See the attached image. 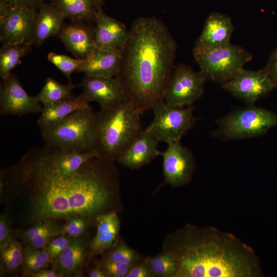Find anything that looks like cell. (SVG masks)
I'll return each mask as SVG.
<instances>
[{
	"mask_svg": "<svg viewBox=\"0 0 277 277\" xmlns=\"http://www.w3.org/2000/svg\"><path fill=\"white\" fill-rule=\"evenodd\" d=\"M64 223L41 222L25 229L18 230L17 237L23 245L29 241L49 234H62Z\"/></svg>",
	"mask_w": 277,
	"mask_h": 277,
	"instance_id": "29",
	"label": "cell"
},
{
	"mask_svg": "<svg viewBox=\"0 0 277 277\" xmlns=\"http://www.w3.org/2000/svg\"><path fill=\"white\" fill-rule=\"evenodd\" d=\"M80 86L85 100L97 103L102 109L114 108L127 101L122 87L115 77L85 75Z\"/></svg>",
	"mask_w": 277,
	"mask_h": 277,
	"instance_id": "14",
	"label": "cell"
},
{
	"mask_svg": "<svg viewBox=\"0 0 277 277\" xmlns=\"http://www.w3.org/2000/svg\"><path fill=\"white\" fill-rule=\"evenodd\" d=\"M56 36L76 58L85 59L97 48L91 23L63 24Z\"/></svg>",
	"mask_w": 277,
	"mask_h": 277,
	"instance_id": "17",
	"label": "cell"
},
{
	"mask_svg": "<svg viewBox=\"0 0 277 277\" xmlns=\"http://www.w3.org/2000/svg\"><path fill=\"white\" fill-rule=\"evenodd\" d=\"M97 10L102 9V6L104 3V0H94Z\"/></svg>",
	"mask_w": 277,
	"mask_h": 277,
	"instance_id": "43",
	"label": "cell"
},
{
	"mask_svg": "<svg viewBox=\"0 0 277 277\" xmlns=\"http://www.w3.org/2000/svg\"><path fill=\"white\" fill-rule=\"evenodd\" d=\"M108 250L109 251L104 257L130 266H133L134 263L138 259L135 252L123 242Z\"/></svg>",
	"mask_w": 277,
	"mask_h": 277,
	"instance_id": "32",
	"label": "cell"
},
{
	"mask_svg": "<svg viewBox=\"0 0 277 277\" xmlns=\"http://www.w3.org/2000/svg\"><path fill=\"white\" fill-rule=\"evenodd\" d=\"M163 157V173L166 182L176 187L184 185L190 180L194 170V163L191 152L180 141L167 144Z\"/></svg>",
	"mask_w": 277,
	"mask_h": 277,
	"instance_id": "13",
	"label": "cell"
},
{
	"mask_svg": "<svg viewBox=\"0 0 277 277\" xmlns=\"http://www.w3.org/2000/svg\"><path fill=\"white\" fill-rule=\"evenodd\" d=\"M95 125L96 113L90 106L41 131L46 145L85 152L92 151Z\"/></svg>",
	"mask_w": 277,
	"mask_h": 277,
	"instance_id": "5",
	"label": "cell"
},
{
	"mask_svg": "<svg viewBox=\"0 0 277 277\" xmlns=\"http://www.w3.org/2000/svg\"><path fill=\"white\" fill-rule=\"evenodd\" d=\"M91 220L81 216H75L68 219L63 225L62 234L71 238H77L87 233Z\"/></svg>",
	"mask_w": 277,
	"mask_h": 277,
	"instance_id": "33",
	"label": "cell"
},
{
	"mask_svg": "<svg viewBox=\"0 0 277 277\" xmlns=\"http://www.w3.org/2000/svg\"><path fill=\"white\" fill-rule=\"evenodd\" d=\"M146 262L154 276L174 277L177 270V264L174 256L170 252L164 251L156 256L149 258Z\"/></svg>",
	"mask_w": 277,
	"mask_h": 277,
	"instance_id": "30",
	"label": "cell"
},
{
	"mask_svg": "<svg viewBox=\"0 0 277 277\" xmlns=\"http://www.w3.org/2000/svg\"><path fill=\"white\" fill-rule=\"evenodd\" d=\"M121 56V49L97 47L84 59L77 72L90 76L115 77L118 71Z\"/></svg>",
	"mask_w": 277,
	"mask_h": 277,
	"instance_id": "19",
	"label": "cell"
},
{
	"mask_svg": "<svg viewBox=\"0 0 277 277\" xmlns=\"http://www.w3.org/2000/svg\"><path fill=\"white\" fill-rule=\"evenodd\" d=\"M31 277H61V276L52 268H47L33 274Z\"/></svg>",
	"mask_w": 277,
	"mask_h": 277,
	"instance_id": "40",
	"label": "cell"
},
{
	"mask_svg": "<svg viewBox=\"0 0 277 277\" xmlns=\"http://www.w3.org/2000/svg\"><path fill=\"white\" fill-rule=\"evenodd\" d=\"M13 6L6 0H0V18L4 17Z\"/></svg>",
	"mask_w": 277,
	"mask_h": 277,
	"instance_id": "42",
	"label": "cell"
},
{
	"mask_svg": "<svg viewBox=\"0 0 277 277\" xmlns=\"http://www.w3.org/2000/svg\"><path fill=\"white\" fill-rule=\"evenodd\" d=\"M176 43L166 25L154 17H142L132 23L121 48L115 77L126 101L142 113L164 101L174 69Z\"/></svg>",
	"mask_w": 277,
	"mask_h": 277,
	"instance_id": "2",
	"label": "cell"
},
{
	"mask_svg": "<svg viewBox=\"0 0 277 277\" xmlns=\"http://www.w3.org/2000/svg\"><path fill=\"white\" fill-rule=\"evenodd\" d=\"M13 6L28 8L36 10L46 0H6Z\"/></svg>",
	"mask_w": 277,
	"mask_h": 277,
	"instance_id": "38",
	"label": "cell"
},
{
	"mask_svg": "<svg viewBox=\"0 0 277 277\" xmlns=\"http://www.w3.org/2000/svg\"><path fill=\"white\" fill-rule=\"evenodd\" d=\"M207 80L222 84L236 76L252 58L243 47L231 44L210 50L192 52Z\"/></svg>",
	"mask_w": 277,
	"mask_h": 277,
	"instance_id": "6",
	"label": "cell"
},
{
	"mask_svg": "<svg viewBox=\"0 0 277 277\" xmlns=\"http://www.w3.org/2000/svg\"><path fill=\"white\" fill-rule=\"evenodd\" d=\"M75 87L71 82L62 84L48 77L36 98L43 105L57 103L73 97L72 90Z\"/></svg>",
	"mask_w": 277,
	"mask_h": 277,
	"instance_id": "27",
	"label": "cell"
},
{
	"mask_svg": "<svg viewBox=\"0 0 277 277\" xmlns=\"http://www.w3.org/2000/svg\"><path fill=\"white\" fill-rule=\"evenodd\" d=\"M23 246L17 236L0 248V276H23Z\"/></svg>",
	"mask_w": 277,
	"mask_h": 277,
	"instance_id": "24",
	"label": "cell"
},
{
	"mask_svg": "<svg viewBox=\"0 0 277 277\" xmlns=\"http://www.w3.org/2000/svg\"><path fill=\"white\" fill-rule=\"evenodd\" d=\"M264 70L270 77L274 86H277V51L273 55L267 68Z\"/></svg>",
	"mask_w": 277,
	"mask_h": 277,
	"instance_id": "39",
	"label": "cell"
},
{
	"mask_svg": "<svg viewBox=\"0 0 277 277\" xmlns=\"http://www.w3.org/2000/svg\"><path fill=\"white\" fill-rule=\"evenodd\" d=\"M142 113L125 102L96 112V125L91 150L108 161H117L142 130Z\"/></svg>",
	"mask_w": 277,
	"mask_h": 277,
	"instance_id": "4",
	"label": "cell"
},
{
	"mask_svg": "<svg viewBox=\"0 0 277 277\" xmlns=\"http://www.w3.org/2000/svg\"><path fill=\"white\" fill-rule=\"evenodd\" d=\"M100 265L108 277H126L132 267V266L115 262L105 257L101 262Z\"/></svg>",
	"mask_w": 277,
	"mask_h": 277,
	"instance_id": "35",
	"label": "cell"
},
{
	"mask_svg": "<svg viewBox=\"0 0 277 277\" xmlns=\"http://www.w3.org/2000/svg\"><path fill=\"white\" fill-rule=\"evenodd\" d=\"M94 23L95 40L98 48L121 49L129 36L126 27L105 13L102 9L97 11Z\"/></svg>",
	"mask_w": 277,
	"mask_h": 277,
	"instance_id": "20",
	"label": "cell"
},
{
	"mask_svg": "<svg viewBox=\"0 0 277 277\" xmlns=\"http://www.w3.org/2000/svg\"><path fill=\"white\" fill-rule=\"evenodd\" d=\"M216 136L233 140L259 136L277 125V115L253 105L236 110L217 121Z\"/></svg>",
	"mask_w": 277,
	"mask_h": 277,
	"instance_id": "7",
	"label": "cell"
},
{
	"mask_svg": "<svg viewBox=\"0 0 277 277\" xmlns=\"http://www.w3.org/2000/svg\"><path fill=\"white\" fill-rule=\"evenodd\" d=\"M89 103L81 94L57 103L43 105L37 121L41 130L62 121L72 113L88 107Z\"/></svg>",
	"mask_w": 277,
	"mask_h": 277,
	"instance_id": "23",
	"label": "cell"
},
{
	"mask_svg": "<svg viewBox=\"0 0 277 277\" xmlns=\"http://www.w3.org/2000/svg\"><path fill=\"white\" fill-rule=\"evenodd\" d=\"M207 80L201 71L181 64L174 67L167 85L164 101L168 105L184 107L192 106L204 92Z\"/></svg>",
	"mask_w": 277,
	"mask_h": 277,
	"instance_id": "9",
	"label": "cell"
},
{
	"mask_svg": "<svg viewBox=\"0 0 277 277\" xmlns=\"http://www.w3.org/2000/svg\"><path fill=\"white\" fill-rule=\"evenodd\" d=\"M91 240L87 233L73 238L69 246L53 261L51 268L61 277L83 276V271L92 258Z\"/></svg>",
	"mask_w": 277,
	"mask_h": 277,
	"instance_id": "15",
	"label": "cell"
},
{
	"mask_svg": "<svg viewBox=\"0 0 277 277\" xmlns=\"http://www.w3.org/2000/svg\"><path fill=\"white\" fill-rule=\"evenodd\" d=\"M52 259L43 248L23 246V276L31 277L33 274L51 267Z\"/></svg>",
	"mask_w": 277,
	"mask_h": 277,
	"instance_id": "28",
	"label": "cell"
},
{
	"mask_svg": "<svg viewBox=\"0 0 277 277\" xmlns=\"http://www.w3.org/2000/svg\"><path fill=\"white\" fill-rule=\"evenodd\" d=\"M233 31L232 21L227 15L219 12L210 14L192 52L210 50L230 44Z\"/></svg>",
	"mask_w": 277,
	"mask_h": 277,
	"instance_id": "16",
	"label": "cell"
},
{
	"mask_svg": "<svg viewBox=\"0 0 277 277\" xmlns=\"http://www.w3.org/2000/svg\"><path fill=\"white\" fill-rule=\"evenodd\" d=\"M221 85L226 91L248 105H253L275 86L264 70L252 71L244 69Z\"/></svg>",
	"mask_w": 277,
	"mask_h": 277,
	"instance_id": "10",
	"label": "cell"
},
{
	"mask_svg": "<svg viewBox=\"0 0 277 277\" xmlns=\"http://www.w3.org/2000/svg\"><path fill=\"white\" fill-rule=\"evenodd\" d=\"M18 230L12 228V221L5 211L0 215V248L17 235Z\"/></svg>",
	"mask_w": 277,
	"mask_h": 277,
	"instance_id": "36",
	"label": "cell"
},
{
	"mask_svg": "<svg viewBox=\"0 0 277 277\" xmlns=\"http://www.w3.org/2000/svg\"><path fill=\"white\" fill-rule=\"evenodd\" d=\"M65 18L50 3H42L35 11L32 45L40 47L48 38L56 36Z\"/></svg>",
	"mask_w": 277,
	"mask_h": 277,
	"instance_id": "21",
	"label": "cell"
},
{
	"mask_svg": "<svg viewBox=\"0 0 277 277\" xmlns=\"http://www.w3.org/2000/svg\"><path fill=\"white\" fill-rule=\"evenodd\" d=\"M48 60L56 66L61 72L71 82V75L77 72L84 59L73 58L64 54L51 52L47 55Z\"/></svg>",
	"mask_w": 277,
	"mask_h": 277,
	"instance_id": "31",
	"label": "cell"
},
{
	"mask_svg": "<svg viewBox=\"0 0 277 277\" xmlns=\"http://www.w3.org/2000/svg\"><path fill=\"white\" fill-rule=\"evenodd\" d=\"M118 190L113 162L96 156L70 169L53 161L46 145L0 172L1 203L18 230L75 216L95 222L100 215L116 212Z\"/></svg>",
	"mask_w": 277,
	"mask_h": 277,
	"instance_id": "1",
	"label": "cell"
},
{
	"mask_svg": "<svg viewBox=\"0 0 277 277\" xmlns=\"http://www.w3.org/2000/svg\"><path fill=\"white\" fill-rule=\"evenodd\" d=\"M96 232L91 240L90 252L91 257L102 254L114 247L118 242L120 223L115 211H110L95 219Z\"/></svg>",
	"mask_w": 277,
	"mask_h": 277,
	"instance_id": "22",
	"label": "cell"
},
{
	"mask_svg": "<svg viewBox=\"0 0 277 277\" xmlns=\"http://www.w3.org/2000/svg\"><path fill=\"white\" fill-rule=\"evenodd\" d=\"M154 275L146 262L132 267L126 277H150Z\"/></svg>",
	"mask_w": 277,
	"mask_h": 277,
	"instance_id": "37",
	"label": "cell"
},
{
	"mask_svg": "<svg viewBox=\"0 0 277 277\" xmlns=\"http://www.w3.org/2000/svg\"><path fill=\"white\" fill-rule=\"evenodd\" d=\"M72 239V238L65 234H61L53 239L43 249L53 261L69 246Z\"/></svg>",
	"mask_w": 277,
	"mask_h": 277,
	"instance_id": "34",
	"label": "cell"
},
{
	"mask_svg": "<svg viewBox=\"0 0 277 277\" xmlns=\"http://www.w3.org/2000/svg\"><path fill=\"white\" fill-rule=\"evenodd\" d=\"M48 1L72 22H94L97 10L94 0Z\"/></svg>",
	"mask_w": 277,
	"mask_h": 277,
	"instance_id": "25",
	"label": "cell"
},
{
	"mask_svg": "<svg viewBox=\"0 0 277 277\" xmlns=\"http://www.w3.org/2000/svg\"><path fill=\"white\" fill-rule=\"evenodd\" d=\"M88 276L90 277H108L100 264L91 268L88 271Z\"/></svg>",
	"mask_w": 277,
	"mask_h": 277,
	"instance_id": "41",
	"label": "cell"
},
{
	"mask_svg": "<svg viewBox=\"0 0 277 277\" xmlns=\"http://www.w3.org/2000/svg\"><path fill=\"white\" fill-rule=\"evenodd\" d=\"M32 45L27 43L2 45L0 49V76L2 80H5L21 63V58L31 51Z\"/></svg>",
	"mask_w": 277,
	"mask_h": 277,
	"instance_id": "26",
	"label": "cell"
},
{
	"mask_svg": "<svg viewBox=\"0 0 277 277\" xmlns=\"http://www.w3.org/2000/svg\"><path fill=\"white\" fill-rule=\"evenodd\" d=\"M35 11L13 6L0 18V41L2 44L27 43L32 45Z\"/></svg>",
	"mask_w": 277,
	"mask_h": 277,
	"instance_id": "12",
	"label": "cell"
},
{
	"mask_svg": "<svg viewBox=\"0 0 277 277\" xmlns=\"http://www.w3.org/2000/svg\"><path fill=\"white\" fill-rule=\"evenodd\" d=\"M152 109L153 119L146 130L159 142L180 141L196 121L192 106L175 107L162 101Z\"/></svg>",
	"mask_w": 277,
	"mask_h": 277,
	"instance_id": "8",
	"label": "cell"
},
{
	"mask_svg": "<svg viewBox=\"0 0 277 277\" xmlns=\"http://www.w3.org/2000/svg\"><path fill=\"white\" fill-rule=\"evenodd\" d=\"M43 108L36 96L30 95L17 76L11 73L3 80L0 88V113L2 115L22 116L41 113Z\"/></svg>",
	"mask_w": 277,
	"mask_h": 277,
	"instance_id": "11",
	"label": "cell"
},
{
	"mask_svg": "<svg viewBox=\"0 0 277 277\" xmlns=\"http://www.w3.org/2000/svg\"><path fill=\"white\" fill-rule=\"evenodd\" d=\"M164 251L177 264L174 277H254V251L233 235L188 225L167 238Z\"/></svg>",
	"mask_w": 277,
	"mask_h": 277,
	"instance_id": "3",
	"label": "cell"
},
{
	"mask_svg": "<svg viewBox=\"0 0 277 277\" xmlns=\"http://www.w3.org/2000/svg\"><path fill=\"white\" fill-rule=\"evenodd\" d=\"M159 142L146 129L142 130L117 161L130 169H137L160 155Z\"/></svg>",
	"mask_w": 277,
	"mask_h": 277,
	"instance_id": "18",
	"label": "cell"
}]
</instances>
